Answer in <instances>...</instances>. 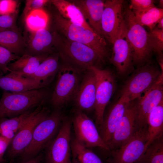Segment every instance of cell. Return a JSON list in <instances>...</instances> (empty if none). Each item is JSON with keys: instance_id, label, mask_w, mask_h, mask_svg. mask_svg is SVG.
I'll return each mask as SVG.
<instances>
[{"instance_id": "1", "label": "cell", "mask_w": 163, "mask_h": 163, "mask_svg": "<svg viewBox=\"0 0 163 163\" xmlns=\"http://www.w3.org/2000/svg\"><path fill=\"white\" fill-rule=\"evenodd\" d=\"M53 46L63 62L82 71L104 62L93 49L82 43L70 40L58 33H53Z\"/></svg>"}, {"instance_id": "2", "label": "cell", "mask_w": 163, "mask_h": 163, "mask_svg": "<svg viewBox=\"0 0 163 163\" xmlns=\"http://www.w3.org/2000/svg\"><path fill=\"white\" fill-rule=\"evenodd\" d=\"M123 28L132 52L133 62L138 67L150 63L153 52L149 32L134 18L128 7L124 11Z\"/></svg>"}, {"instance_id": "3", "label": "cell", "mask_w": 163, "mask_h": 163, "mask_svg": "<svg viewBox=\"0 0 163 163\" xmlns=\"http://www.w3.org/2000/svg\"><path fill=\"white\" fill-rule=\"evenodd\" d=\"M56 31L70 40L88 46L97 52L104 61L107 56L108 49L106 40L94 30L75 24L63 18L58 12L53 14Z\"/></svg>"}, {"instance_id": "4", "label": "cell", "mask_w": 163, "mask_h": 163, "mask_svg": "<svg viewBox=\"0 0 163 163\" xmlns=\"http://www.w3.org/2000/svg\"><path fill=\"white\" fill-rule=\"evenodd\" d=\"M48 94L43 88L21 92L4 91L0 99V119L17 116L35 109L43 104Z\"/></svg>"}, {"instance_id": "5", "label": "cell", "mask_w": 163, "mask_h": 163, "mask_svg": "<svg viewBox=\"0 0 163 163\" xmlns=\"http://www.w3.org/2000/svg\"><path fill=\"white\" fill-rule=\"evenodd\" d=\"M60 109L49 113L36 127L28 146L21 155L24 161L37 156L57 135L65 118Z\"/></svg>"}, {"instance_id": "6", "label": "cell", "mask_w": 163, "mask_h": 163, "mask_svg": "<svg viewBox=\"0 0 163 163\" xmlns=\"http://www.w3.org/2000/svg\"><path fill=\"white\" fill-rule=\"evenodd\" d=\"M84 71L64 62L59 66L51 99L52 105L56 109H60L73 101Z\"/></svg>"}, {"instance_id": "7", "label": "cell", "mask_w": 163, "mask_h": 163, "mask_svg": "<svg viewBox=\"0 0 163 163\" xmlns=\"http://www.w3.org/2000/svg\"><path fill=\"white\" fill-rule=\"evenodd\" d=\"M162 72L150 63L138 67L126 81L120 97L129 102L140 97L158 81Z\"/></svg>"}, {"instance_id": "8", "label": "cell", "mask_w": 163, "mask_h": 163, "mask_svg": "<svg viewBox=\"0 0 163 163\" xmlns=\"http://www.w3.org/2000/svg\"><path fill=\"white\" fill-rule=\"evenodd\" d=\"M148 139V126L139 128L120 148L107 151L106 163H135L144 153Z\"/></svg>"}, {"instance_id": "9", "label": "cell", "mask_w": 163, "mask_h": 163, "mask_svg": "<svg viewBox=\"0 0 163 163\" xmlns=\"http://www.w3.org/2000/svg\"><path fill=\"white\" fill-rule=\"evenodd\" d=\"M94 72L96 80V100L94 110L95 124L99 127L102 123L107 106L114 91L116 79L113 74L108 69L97 66L90 67Z\"/></svg>"}, {"instance_id": "10", "label": "cell", "mask_w": 163, "mask_h": 163, "mask_svg": "<svg viewBox=\"0 0 163 163\" xmlns=\"http://www.w3.org/2000/svg\"><path fill=\"white\" fill-rule=\"evenodd\" d=\"M42 105L32 112L16 133L7 149L9 158H14L22 154L30 143L36 127L50 113Z\"/></svg>"}, {"instance_id": "11", "label": "cell", "mask_w": 163, "mask_h": 163, "mask_svg": "<svg viewBox=\"0 0 163 163\" xmlns=\"http://www.w3.org/2000/svg\"><path fill=\"white\" fill-rule=\"evenodd\" d=\"M72 123L75 132V138L88 148L98 147L109 151L103 140L96 124L85 113L76 110Z\"/></svg>"}, {"instance_id": "12", "label": "cell", "mask_w": 163, "mask_h": 163, "mask_svg": "<svg viewBox=\"0 0 163 163\" xmlns=\"http://www.w3.org/2000/svg\"><path fill=\"white\" fill-rule=\"evenodd\" d=\"M72 125L65 117L57 135L46 148V163H71Z\"/></svg>"}, {"instance_id": "13", "label": "cell", "mask_w": 163, "mask_h": 163, "mask_svg": "<svg viewBox=\"0 0 163 163\" xmlns=\"http://www.w3.org/2000/svg\"><path fill=\"white\" fill-rule=\"evenodd\" d=\"M124 1H104L101 20L102 36L112 44L120 34L123 24Z\"/></svg>"}, {"instance_id": "14", "label": "cell", "mask_w": 163, "mask_h": 163, "mask_svg": "<svg viewBox=\"0 0 163 163\" xmlns=\"http://www.w3.org/2000/svg\"><path fill=\"white\" fill-rule=\"evenodd\" d=\"M137 99L128 102L123 115L107 144L110 151L121 147L139 129L137 122Z\"/></svg>"}, {"instance_id": "15", "label": "cell", "mask_w": 163, "mask_h": 163, "mask_svg": "<svg viewBox=\"0 0 163 163\" xmlns=\"http://www.w3.org/2000/svg\"><path fill=\"white\" fill-rule=\"evenodd\" d=\"M163 75L143 96L137 99V122L139 128L147 126L149 115L163 100Z\"/></svg>"}, {"instance_id": "16", "label": "cell", "mask_w": 163, "mask_h": 163, "mask_svg": "<svg viewBox=\"0 0 163 163\" xmlns=\"http://www.w3.org/2000/svg\"><path fill=\"white\" fill-rule=\"evenodd\" d=\"M112 45L110 62L115 67L118 74L121 76H125L133 71L134 64L131 49L124 30L123 24L120 34Z\"/></svg>"}, {"instance_id": "17", "label": "cell", "mask_w": 163, "mask_h": 163, "mask_svg": "<svg viewBox=\"0 0 163 163\" xmlns=\"http://www.w3.org/2000/svg\"><path fill=\"white\" fill-rule=\"evenodd\" d=\"M96 89L95 75L92 70L89 68L84 72L79 88L73 100L77 110L85 113L94 110Z\"/></svg>"}, {"instance_id": "18", "label": "cell", "mask_w": 163, "mask_h": 163, "mask_svg": "<svg viewBox=\"0 0 163 163\" xmlns=\"http://www.w3.org/2000/svg\"><path fill=\"white\" fill-rule=\"evenodd\" d=\"M128 102L120 97L107 113L104 114L102 123L99 127V133L107 145L123 115Z\"/></svg>"}, {"instance_id": "19", "label": "cell", "mask_w": 163, "mask_h": 163, "mask_svg": "<svg viewBox=\"0 0 163 163\" xmlns=\"http://www.w3.org/2000/svg\"><path fill=\"white\" fill-rule=\"evenodd\" d=\"M70 1L79 9L86 21H88V23L94 30L103 36L101 20L104 1L73 0Z\"/></svg>"}, {"instance_id": "20", "label": "cell", "mask_w": 163, "mask_h": 163, "mask_svg": "<svg viewBox=\"0 0 163 163\" xmlns=\"http://www.w3.org/2000/svg\"><path fill=\"white\" fill-rule=\"evenodd\" d=\"M59 58L58 53L49 56L40 64L34 74L27 78L36 81L44 88L57 75L60 66Z\"/></svg>"}, {"instance_id": "21", "label": "cell", "mask_w": 163, "mask_h": 163, "mask_svg": "<svg viewBox=\"0 0 163 163\" xmlns=\"http://www.w3.org/2000/svg\"><path fill=\"white\" fill-rule=\"evenodd\" d=\"M0 88L6 91L16 93L43 88L33 79L9 72L0 77Z\"/></svg>"}, {"instance_id": "22", "label": "cell", "mask_w": 163, "mask_h": 163, "mask_svg": "<svg viewBox=\"0 0 163 163\" xmlns=\"http://www.w3.org/2000/svg\"><path fill=\"white\" fill-rule=\"evenodd\" d=\"M49 54L32 56L25 54L8 66V72L27 77L34 74L40 64Z\"/></svg>"}, {"instance_id": "23", "label": "cell", "mask_w": 163, "mask_h": 163, "mask_svg": "<svg viewBox=\"0 0 163 163\" xmlns=\"http://www.w3.org/2000/svg\"><path fill=\"white\" fill-rule=\"evenodd\" d=\"M31 34L28 43L29 53L27 54L35 56L51 53V47L53 46V33L47 27Z\"/></svg>"}, {"instance_id": "24", "label": "cell", "mask_w": 163, "mask_h": 163, "mask_svg": "<svg viewBox=\"0 0 163 163\" xmlns=\"http://www.w3.org/2000/svg\"><path fill=\"white\" fill-rule=\"evenodd\" d=\"M50 2L64 18L71 23L94 30L87 22L79 9L70 1L52 0Z\"/></svg>"}, {"instance_id": "25", "label": "cell", "mask_w": 163, "mask_h": 163, "mask_svg": "<svg viewBox=\"0 0 163 163\" xmlns=\"http://www.w3.org/2000/svg\"><path fill=\"white\" fill-rule=\"evenodd\" d=\"M147 124L148 139L145 150L153 141L163 136V100L150 113Z\"/></svg>"}, {"instance_id": "26", "label": "cell", "mask_w": 163, "mask_h": 163, "mask_svg": "<svg viewBox=\"0 0 163 163\" xmlns=\"http://www.w3.org/2000/svg\"><path fill=\"white\" fill-rule=\"evenodd\" d=\"M34 110L13 117L0 119V137L11 141L16 133Z\"/></svg>"}, {"instance_id": "27", "label": "cell", "mask_w": 163, "mask_h": 163, "mask_svg": "<svg viewBox=\"0 0 163 163\" xmlns=\"http://www.w3.org/2000/svg\"><path fill=\"white\" fill-rule=\"evenodd\" d=\"M71 163H104L96 154L75 138L71 139Z\"/></svg>"}, {"instance_id": "28", "label": "cell", "mask_w": 163, "mask_h": 163, "mask_svg": "<svg viewBox=\"0 0 163 163\" xmlns=\"http://www.w3.org/2000/svg\"><path fill=\"white\" fill-rule=\"evenodd\" d=\"M0 46L18 55L22 52L26 44L18 30H8L0 32Z\"/></svg>"}, {"instance_id": "29", "label": "cell", "mask_w": 163, "mask_h": 163, "mask_svg": "<svg viewBox=\"0 0 163 163\" xmlns=\"http://www.w3.org/2000/svg\"><path fill=\"white\" fill-rule=\"evenodd\" d=\"M132 11L135 21L150 30L155 27L158 21L163 17V9L155 6L142 11Z\"/></svg>"}, {"instance_id": "30", "label": "cell", "mask_w": 163, "mask_h": 163, "mask_svg": "<svg viewBox=\"0 0 163 163\" xmlns=\"http://www.w3.org/2000/svg\"><path fill=\"white\" fill-rule=\"evenodd\" d=\"M135 163H163V136L151 142Z\"/></svg>"}, {"instance_id": "31", "label": "cell", "mask_w": 163, "mask_h": 163, "mask_svg": "<svg viewBox=\"0 0 163 163\" xmlns=\"http://www.w3.org/2000/svg\"><path fill=\"white\" fill-rule=\"evenodd\" d=\"M26 26L31 33L47 27L49 17L43 8L30 12L25 18Z\"/></svg>"}, {"instance_id": "32", "label": "cell", "mask_w": 163, "mask_h": 163, "mask_svg": "<svg viewBox=\"0 0 163 163\" xmlns=\"http://www.w3.org/2000/svg\"><path fill=\"white\" fill-rule=\"evenodd\" d=\"M149 32L153 51L157 55L158 62H163V30L155 27Z\"/></svg>"}, {"instance_id": "33", "label": "cell", "mask_w": 163, "mask_h": 163, "mask_svg": "<svg viewBox=\"0 0 163 163\" xmlns=\"http://www.w3.org/2000/svg\"><path fill=\"white\" fill-rule=\"evenodd\" d=\"M11 53L6 48L0 46V69L3 73L8 72V66L12 61H14L19 58Z\"/></svg>"}, {"instance_id": "34", "label": "cell", "mask_w": 163, "mask_h": 163, "mask_svg": "<svg viewBox=\"0 0 163 163\" xmlns=\"http://www.w3.org/2000/svg\"><path fill=\"white\" fill-rule=\"evenodd\" d=\"M16 13L0 15V28L4 30H17L15 26Z\"/></svg>"}, {"instance_id": "35", "label": "cell", "mask_w": 163, "mask_h": 163, "mask_svg": "<svg viewBox=\"0 0 163 163\" xmlns=\"http://www.w3.org/2000/svg\"><path fill=\"white\" fill-rule=\"evenodd\" d=\"M152 0H131L129 8L133 11H143L155 6Z\"/></svg>"}, {"instance_id": "36", "label": "cell", "mask_w": 163, "mask_h": 163, "mask_svg": "<svg viewBox=\"0 0 163 163\" xmlns=\"http://www.w3.org/2000/svg\"><path fill=\"white\" fill-rule=\"evenodd\" d=\"M17 2L14 0H0V15L10 14L16 12Z\"/></svg>"}, {"instance_id": "37", "label": "cell", "mask_w": 163, "mask_h": 163, "mask_svg": "<svg viewBox=\"0 0 163 163\" xmlns=\"http://www.w3.org/2000/svg\"><path fill=\"white\" fill-rule=\"evenodd\" d=\"M50 2L48 0H27L23 10L24 18L31 11L42 8L46 4Z\"/></svg>"}, {"instance_id": "38", "label": "cell", "mask_w": 163, "mask_h": 163, "mask_svg": "<svg viewBox=\"0 0 163 163\" xmlns=\"http://www.w3.org/2000/svg\"><path fill=\"white\" fill-rule=\"evenodd\" d=\"M11 141L0 137V163L4 162V154Z\"/></svg>"}, {"instance_id": "39", "label": "cell", "mask_w": 163, "mask_h": 163, "mask_svg": "<svg viewBox=\"0 0 163 163\" xmlns=\"http://www.w3.org/2000/svg\"><path fill=\"white\" fill-rule=\"evenodd\" d=\"M40 157L37 156L34 158L18 163H39L40 161Z\"/></svg>"}, {"instance_id": "40", "label": "cell", "mask_w": 163, "mask_h": 163, "mask_svg": "<svg viewBox=\"0 0 163 163\" xmlns=\"http://www.w3.org/2000/svg\"><path fill=\"white\" fill-rule=\"evenodd\" d=\"M156 26L157 28L163 30V17L161 18L158 22Z\"/></svg>"}, {"instance_id": "41", "label": "cell", "mask_w": 163, "mask_h": 163, "mask_svg": "<svg viewBox=\"0 0 163 163\" xmlns=\"http://www.w3.org/2000/svg\"><path fill=\"white\" fill-rule=\"evenodd\" d=\"M159 6L160 8L163 9V0H160L159 1Z\"/></svg>"}]
</instances>
